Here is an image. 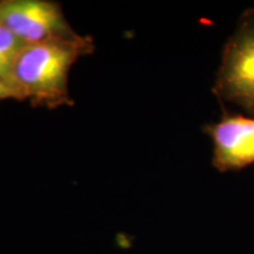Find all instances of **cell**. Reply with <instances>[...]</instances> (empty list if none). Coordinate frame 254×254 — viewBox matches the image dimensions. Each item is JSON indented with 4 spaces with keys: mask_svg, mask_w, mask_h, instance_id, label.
Segmentation results:
<instances>
[{
    "mask_svg": "<svg viewBox=\"0 0 254 254\" xmlns=\"http://www.w3.org/2000/svg\"><path fill=\"white\" fill-rule=\"evenodd\" d=\"M90 38L56 40L25 45L15 59L7 81L19 100H30L36 106L58 109L71 106L68 75L80 57L91 53Z\"/></svg>",
    "mask_w": 254,
    "mask_h": 254,
    "instance_id": "6da1fadb",
    "label": "cell"
},
{
    "mask_svg": "<svg viewBox=\"0 0 254 254\" xmlns=\"http://www.w3.org/2000/svg\"><path fill=\"white\" fill-rule=\"evenodd\" d=\"M212 92L254 118V7L241 14L224 45Z\"/></svg>",
    "mask_w": 254,
    "mask_h": 254,
    "instance_id": "7a4b0ae2",
    "label": "cell"
},
{
    "mask_svg": "<svg viewBox=\"0 0 254 254\" xmlns=\"http://www.w3.org/2000/svg\"><path fill=\"white\" fill-rule=\"evenodd\" d=\"M0 23L25 45L75 39L60 5L47 0L0 1Z\"/></svg>",
    "mask_w": 254,
    "mask_h": 254,
    "instance_id": "3957f363",
    "label": "cell"
},
{
    "mask_svg": "<svg viewBox=\"0 0 254 254\" xmlns=\"http://www.w3.org/2000/svg\"><path fill=\"white\" fill-rule=\"evenodd\" d=\"M202 129L213 142L212 165L219 172L240 171L254 164V118L222 110L220 120Z\"/></svg>",
    "mask_w": 254,
    "mask_h": 254,
    "instance_id": "277c9868",
    "label": "cell"
},
{
    "mask_svg": "<svg viewBox=\"0 0 254 254\" xmlns=\"http://www.w3.org/2000/svg\"><path fill=\"white\" fill-rule=\"evenodd\" d=\"M25 44L0 23V78L7 80L12 66Z\"/></svg>",
    "mask_w": 254,
    "mask_h": 254,
    "instance_id": "5b68a950",
    "label": "cell"
},
{
    "mask_svg": "<svg viewBox=\"0 0 254 254\" xmlns=\"http://www.w3.org/2000/svg\"><path fill=\"white\" fill-rule=\"evenodd\" d=\"M7 99L19 100V97L18 94L15 93L13 88L11 87V85H9L5 79L0 78V101L7 100Z\"/></svg>",
    "mask_w": 254,
    "mask_h": 254,
    "instance_id": "8992f818",
    "label": "cell"
}]
</instances>
